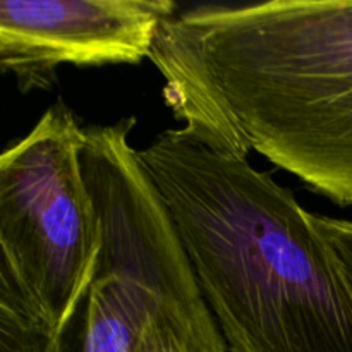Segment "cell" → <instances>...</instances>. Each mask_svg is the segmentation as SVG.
<instances>
[{"label":"cell","mask_w":352,"mask_h":352,"mask_svg":"<svg viewBox=\"0 0 352 352\" xmlns=\"http://www.w3.org/2000/svg\"><path fill=\"white\" fill-rule=\"evenodd\" d=\"M136 352H229V349L206 342L170 313L162 311L150 323Z\"/></svg>","instance_id":"7"},{"label":"cell","mask_w":352,"mask_h":352,"mask_svg":"<svg viewBox=\"0 0 352 352\" xmlns=\"http://www.w3.org/2000/svg\"><path fill=\"white\" fill-rule=\"evenodd\" d=\"M138 158L229 352H352V289L291 189L186 126Z\"/></svg>","instance_id":"2"},{"label":"cell","mask_w":352,"mask_h":352,"mask_svg":"<svg viewBox=\"0 0 352 352\" xmlns=\"http://www.w3.org/2000/svg\"><path fill=\"white\" fill-rule=\"evenodd\" d=\"M134 126L136 117L85 127L81 168L102 222V248L52 352H136L162 311L208 342L227 344L174 219L131 146Z\"/></svg>","instance_id":"3"},{"label":"cell","mask_w":352,"mask_h":352,"mask_svg":"<svg viewBox=\"0 0 352 352\" xmlns=\"http://www.w3.org/2000/svg\"><path fill=\"white\" fill-rule=\"evenodd\" d=\"M57 333L7 284H0V352H52Z\"/></svg>","instance_id":"6"},{"label":"cell","mask_w":352,"mask_h":352,"mask_svg":"<svg viewBox=\"0 0 352 352\" xmlns=\"http://www.w3.org/2000/svg\"><path fill=\"white\" fill-rule=\"evenodd\" d=\"M82 143L85 127L58 100L0 157V284L55 333L91 282L102 248Z\"/></svg>","instance_id":"4"},{"label":"cell","mask_w":352,"mask_h":352,"mask_svg":"<svg viewBox=\"0 0 352 352\" xmlns=\"http://www.w3.org/2000/svg\"><path fill=\"white\" fill-rule=\"evenodd\" d=\"M309 222L330 248L352 289V220L309 213Z\"/></svg>","instance_id":"8"},{"label":"cell","mask_w":352,"mask_h":352,"mask_svg":"<svg viewBox=\"0 0 352 352\" xmlns=\"http://www.w3.org/2000/svg\"><path fill=\"white\" fill-rule=\"evenodd\" d=\"M150 58L177 119L352 205V0L206 3L165 21Z\"/></svg>","instance_id":"1"},{"label":"cell","mask_w":352,"mask_h":352,"mask_svg":"<svg viewBox=\"0 0 352 352\" xmlns=\"http://www.w3.org/2000/svg\"><path fill=\"white\" fill-rule=\"evenodd\" d=\"M179 10L172 0H2L0 69L30 93L54 88L62 64H140Z\"/></svg>","instance_id":"5"}]
</instances>
